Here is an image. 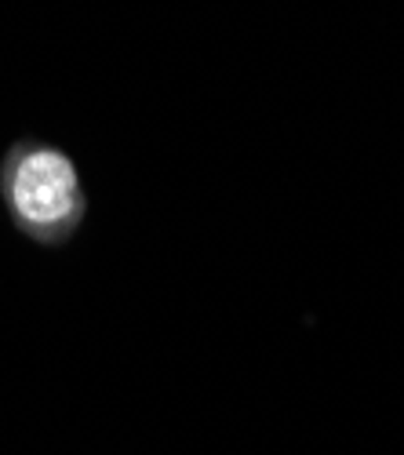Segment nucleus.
Listing matches in <instances>:
<instances>
[{"label": "nucleus", "mask_w": 404, "mask_h": 455, "mask_svg": "<svg viewBox=\"0 0 404 455\" xmlns=\"http://www.w3.org/2000/svg\"><path fill=\"white\" fill-rule=\"evenodd\" d=\"M0 197L15 230L36 244H66L88 215V194L66 149L22 139L0 164Z\"/></svg>", "instance_id": "obj_1"}]
</instances>
